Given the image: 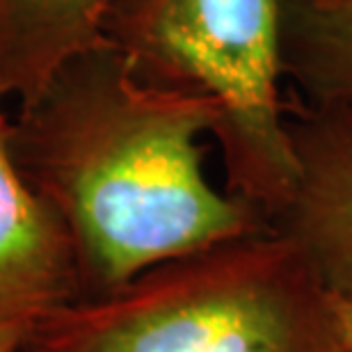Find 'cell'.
I'll use <instances>...</instances> for the list:
<instances>
[{"mask_svg":"<svg viewBox=\"0 0 352 352\" xmlns=\"http://www.w3.org/2000/svg\"><path fill=\"white\" fill-rule=\"evenodd\" d=\"M32 325L25 322H5L0 320V352H19L30 334Z\"/></svg>","mask_w":352,"mask_h":352,"instance_id":"cell-9","label":"cell"},{"mask_svg":"<svg viewBox=\"0 0 352 352\" xmlns=\"http://www.w3.org/2000/svg\"><path fill=\"white\" fill-rule=\"evenodd\" d=\"M284 65L314 103L352 110V0H288Z\"/></svg>","mask_w":352,"mask_h":352,"instance_id":"cell-7","label":"cell"},{"mask_svg":"<svg viewBox=\"0 0 352 352\" xmlns=\"http://www.w3.org/2000/svg\"><path fill=\"white\" fill-rule=\"evenodd\" d=\"M80 298L85 286L72 236L21 172L0 98V320L34 325Z\"/></svg>","mask_w":352,"mask_h":352,"instance_id":"cell-5","label":"cell"},{"mask_svg":"<svg viewBox=\"0 0 352 352\" xmlns=\"http://www.w3.org/2000/svg\"><path fill=\"white\" fill-rule=\"evenodd\" d=\"M217 124L213 98L144 78L112 39L19 108L14 156L72 236L85 298L267 227L210 181Z\"/></svg>","mask_w":352,"mask_h":352,"instance_id":"cell-1","label":"cell"},{"mask_svg":"<svg viewBox=\"0 0 352 352\" xmlns=\"http://www.w3.org/2000/svg\"><path fill=\"white\" fill-rule=\"evenodd\" d=\"M25 352H341L329 293L272 227L172 258L34 322Z\"/></svg>","mask_w":352,"mask_h":352,"instance_id":"cell-2","label":"cell"},{"mask_svg":"<svg viewBox=\"0 0 352 352\" xmlns=\"http://www.w3.org/2000/svg\"><path fill=\"white\" fill-rule=\"evenodd\" d=\"M288 0H124L108 37L138 74L220 105L224 188L270 220L291 197V110L281 94Z\"/></svg>","mask_w":352,"mask_h":352,"instance_id":"cell-3","label":"cell"},{"mask_svg":"<svg viewBox=\"0 0 352 352\" xmlns=\"http://www.w3.org/2000/svg\"><path fill=\"white\" fill-rule=\"evenodd\" d=\"M298 174L270 227L302 252L327 293H352V110H291Z\"/></svg>","mask_w":352,"mask_h":352,"instance_id":"cell-4","label":"cell"},{"mask_svg":"<svg viewBox=\"0 0 352 352\" xmlns=\"http://www.w3.org/2000/svg\"><path fill=\"white\" fill-rule=\"evenodd\" d=\"M329 309L341 352H352V293H329Z\"/></svg>","mask_w":352,"mask_h":352,"instance_id":"cell-8","label":"cell"},{"mask_svg":"<svg viewBox=\"0 0 352 352\" xmlns=\"http://www.w3.org/2000/svg\"><path fill=\"white\" fill-rule=\"evenodd\" d=\"M19 352H25V350H23V348H21V350H19Z\"/></svg>","mask_w":352,"mask_h":352,"instance_id":"cell-10","label":"cell"},{"mask_svg":"<svg viewBox=\"0 0 352 352\" xmlns=\"http://www.w3.org/2000/svg\"><path fill=\"white\" fill-rule=\"evenodd\" d=\"M124 0H0V98L32 103L82 55L110 44Z\"/></svg>","mask_w":352,"mask_h":352,"instance_id":"cell-6","label":"cell"}]
</instances>
